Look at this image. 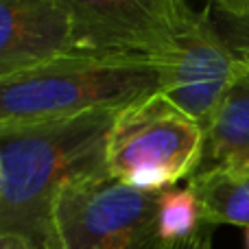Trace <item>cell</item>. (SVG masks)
Masks as SVG:
<instances>
[{"label": "cell", "instance_id": "3", "mask_svg": "<svg viewBox=\"0 0 249 249\" xmlns=\"http://www.w3.org/2000/svg\"><path fill=\"white\" fill-rule=\"evenodd\" d=\"M206 129L155 92L118 109L107 136L109 175L144 193H162L197 173Z\"/></svg>", "mask_w": 249, "mask_h": 249}, {"label": "cell", "instance_id": "14", "mask_svg": "<svg viewBox=\"0 0 249 249\" xmlns=\"http://www.w3.org/2000/svg\"><path fill=\"white\" fill-rule=\"evenodd\" d=\"M241 168L247 173V177H249V162H247V164H241Z\"/></svg>", "mask_w": 249, "mask_h": 249}, {"label": "cell", "instance_id": "8", "mask_svg": "<svg viewBox=\"0 0 249 249\" xmlns=\"http://www.w3.org/2000/svg\"><path fill=\"white\" fill-rule=\"evenodd\" d=\"M249 162V57L241 64L206 127L203 155L197 173ZM195 173V175H197Z\"/></svg>", "mask_w": 249, "mask_h": 249}, {"label": "cell", "instance_id": "11", "mask_svg": "<svg viewBox=\"0 0 249 249\" xmlns=\"http://www.w3.org/2000/svg\"><path fill=\"white\" fill-rule=\"evenodd\" d=\"M166 249H214V228L203 223L193 236L166 245Z\"/></svg>", "mask_w": 249, "mask_h": 249}, {"label": "cell", "instance_id": "7", "mask_svg": "<svg viewBox=\"0 0 249 249\" xmlns=\"http://www.w3.org/2000/svg\"><path fill=\"white\" fill-rule=\"evenodd\" d=\"M74 53L68 0H0V81Z\"/></svg>", "mask_w": 249, "mask_h": 249}, {"label": "cell", "instance_id": "4", "mask_svg": "<svg viewBox=\"0 0 249 249\" xmlns=\"http://www.w3.org/2000/svg\"><path fill=\"white\" fill-rule=\"evenodd\" d=\"M160 193H144L109 171L66 181L53 203L57 249H166L158 230Z\"/></svg>", "mask_w": 249, "mask_h": 249}, {"label": "cell", "instance_id": "10", "mask_svg": "<svg viewBox=\"0 0 249 249\" xmlns=\"http://www.w3.org/2000/svg\"><path fill=\"white\" fill-rule=\"evenodd\" d=\"M203 225L201 203L190 186L166 188L160 193L158 206V230L160 238L166 245L193 236Z\"/></svg>", "mask_w": 249, "mask_h": 249}, {"label": "cell", "instance_id": "5", "mask_svg": "<svg viewBox=\"0 0 249 249\" xmlns=\"http://www.w3.org/2000/svg\"><path fill=\"white\" fill-rule=\"evenodd\" d=\"M241 64L208 4L197 9L181 0L173 42L160 66V92L206 129Z\"/></svg>", "mask_w": 249, "mask_h": 249}, {"label": "cell", "instance_id": "6", "mask_svg": "<svg viewBox=\"0 0 249 249\" xmlns=\"http://www.w3.org/2000/svg\"><path fill=\"white\" fill-rule=\"evenodd\" d=\"M74 53L162 66L181 0H68Z\"/></svg>", "mask_w": 249, "mask_h": 249}, {"label": "cell", "instance_id": "2", "mask_svg": "<svg viewBox=\"0 0 249 249\" xmlns=\"http://www.w3.org/2000/svg\"><path fill=\"white\" fill-rule=\"evenodd\" d=\"M160 90L162 74L153 61L68 53L0 81V124L123 109Z\"/></svg>", "mask_w": 249, "mask_h": 249}, {"label": "cell", "instance_id": "12", "mask_svg": "<svg viewBox=\"0 0 249 249\" xmlns=\"http://www.w3.org/2000/svg\"><path fill=\"white\" fill-rule=\"evenodd\" d=\"M0 249H29V247L13 236H0Z\"/></svg>", "mask_w": 249, "mask_h": 249}, {"label": "cell", "instance_id": "9", "mask_svg": "<svg viewBox=\"0 0 249 249\" xmlns=\"http://www.w3.org/2000/svg\"><path fill=\"white\" fill-rule=\"evenodd\" d=\"M188 186L201 203L203 223L249 228V177L241 166H221L197 173Z\"/></svg>", "mask_w": 249, "mask_h": 249}, {"label": "cell", "instance_id": "1", "mask_svg": "<svg viewBox=\"0 0 249 249\" xmlns=\"http://www.w3.org/2000/svg\"><path fill=\"white\" fill-rule=\"evenodd\" d=\"M118 109L0 124V236L57 249L53 203L66 181L107 171V136Z\"/></svg>", "mask_w": 249, "mask_h": 249}, {"label": "cell", "instance_id": "13", "mask_svg": "<svg viewBox=\"0 0 249 249\" xmlns=\"http://www.w3.org/2000/svg\"><path fill=\"white\" fill-rule=\"evenodd\" d=\"M245 249H249V228H245Z\"/></svg>", "mask_w": 249, "mask_h": 249}]
</instances>
